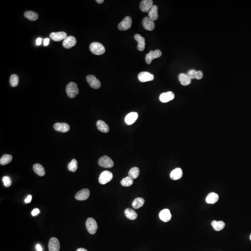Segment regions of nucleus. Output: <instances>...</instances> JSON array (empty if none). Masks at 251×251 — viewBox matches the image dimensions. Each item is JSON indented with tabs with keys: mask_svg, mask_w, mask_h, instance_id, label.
I'll return each instance as SVG.
<instances>
[{
	"mask_svg": "<svg viewBox=\"0 0 251 251\" xmlns=\"http://www.w3.org/2000/svg\"><path fill=\"white\" fill-rule=\"evenodd\" d=\"M49 39H48V38H46V39H45L44 40V46H48V45L49 44Z\"/></svg>",
	"mask_w": 251,
	"mask_h": 251,
	"instance_id": "obj_41",
	"label": "nucleus"
},
{
	"mask_svg": "<svg viewBox=\"0 0 251 251\" xmlns=\"http://www.w3.org/2000/svg\"><path fill=\"white\" fill-rule=\"evenodd\" d=\"M36 250L38 251H43V249L40 244H37L36 246Z\"/></svg>",
	"mask_w": 251,
	"mask_h": 251,
	"instance_id": "obj_43",
	"label": "nucleus"
},
{
	"mask_svg": "<svg viewBox=\"0 0 251 251\" xmlns=\"http://www.w3.org/2000/svg\"><path fill=\"white\" fill-rule=\"evenodd\" d=\"M86 80L91 87L94 89H99L101 86V83L99 80L93 75H88L87 76Z\"/></svg>",
	"mask_w": 251,
	"mask_h": 251,
	"instance_id": "obj_6",
	"label": "nucleus"
},
{
	"mask_svg": "<svg viewBox=\"0 0 251 251\" xmlns=\"http://www.w3.org/2000/svg\"><path fill=\"white\" fill-rule=\"evenodd\" d=\"M49 251H59L60 249V244L57 238L52 237L49 240L48 244Z\"/></svg>",
	"mask_w": 251,
	"mask_h": 251,
	"instance_id": "obj_9",
	"label": "nucleus"
},
{
	"mask_svg": "<svg viewBox=\"0 0 251 251\" xmlns=\"http://www.w3.org/2000/svg\"><path fill=\"white\" fill-rule=\"evenodd\" d=\"M76 43L77 41H76V38L74 36H67L65 39H64L63 41V47L67 49H69L75 46L76 44Z\"/></svg>",
	"mask_w": 251,
	"mask_h": 251,
	"instance_id": "obj_13",
	"label": "nucleus"
},
{
	"mask_svg": "<svg viewBox=\"0 0 251 251\" xmlns=\"http://www.w3.org/2000/svg\"><path fill=\"white\" fill-rule=\"evenodd\" d=\"M175 97L174 93L171 91L163 93L160 95L159 99L160 101L162 103H166L173 100Z\"/></svg>",
	"mask_w": 251,
	"mask_h": 251,
	"instance_id": "obj_14",
	"label": "nucleus"
},
{
	"mask_svg": "<svg viewBox=\"0 0 251 251\" xmlns=\"http://www.w3.org/2000/svg\"><path fill=\"white\" fill-rule=\"evenodd\" d=\"M140 174V170L139 168L137 167H134L132 168L128 172V175L130 177L135 179L138 177Z\"/></svg>",
	"mask_w": 251,
	"mask_h": 251,
	"instance_id": "obj_32",
	"label": "nucleus"
},
{
	"mask_svg": "<svg viewBox=\"0 0 251 251\" xmlns=\"http://www.w3.org/2000/svg\"><path fill=\"white\" fill-rule=\"evenodd\" d=\"M24 16L28 20L31 21H36L39 18L38 14L32 11H27L24 13Z\"/></svg>",
	"mask_w": 251,
	"mask_h": 251,
	"instance_id": "obj_27",
	"label": "nucleus"
},
{
	"mask_svg": "<svg viewBox=\"0 0 251 251\" xmlns=\"http://www.w3.org/2000/svg\"><path fill=\"white\" fill-rule=\"evenodd\" d=\"M203 77V74L201 71H197L196 75V79L197 80H200Z\"/></svg>",
	"mask_w": 251,
	"mask_h": 251,
	"instance_id": "obj_38",
	"label": "nucleus"
},
{
	"mask_svg": "<svg viewBox=\"0 0 251 251\" xmlns=\"http://www.w3.org/2000/svg\"><path fill=\"white\" fill-rule=\"evenodd\" d=\"M219 199V196L215 192H211L209 194L205 199L207 203L213 204L217 202Z\"/></svg>",
	"mask_w": 251,
	"mask_h": 251,
	"instance_id": "obj_25",
	"label": "nucleus"
},
{
	"mask_svg": "<svg viewBox=\"0 0 251 251\" xmlns=\"http://www.w3.org/2000/svg\"><path fill=\"white\" fill-rule=\"evenodd\" d=\"M76 251H88L85 248H80L76 250Z\"/></svg>",
	"mask_w": 251,
	"mask_h": 251,
	"instance_id": "obj_44",
	"label": "nucleus"
},
{
	"mask_svg": "<svg viewBox=\"0 0 251 251\" xmlns=\"http://www.w3.org/2000/svg\"><path fill=\"white\" fill-rule=\"evenodd\" d=\"M126 216L129 220H135L137 218V214L134 210L130 208H127L125 211Z\"/></svg>",
	"mask_w": 251,
	"mask_h": 251,
	"instance_id": "obj_29",
	"label": "nucleus"
},
{
	"mask_svg": "<svg viewBox=\"0 0 251 251\" xmlns=\"http://www.w3.org/2000/svg\"><path fill=\"white\" fill-rule=\"evenodd\" d=\"M158 7L156 5H153L151 8L150 11L148 12V16L153 21H156L157 20L159 17L158 15Z\"/></svg>",
	"mask_w": 251,
	"mask_h": 251,
	"instance_id": "obj_22",
	"label": "nucleus"
},
{
	"mask_svg": "<svg viewBox=\"0 0 251 251\" xmlns=\"http://www.w3.org/2000/svg\"><path fill=\"white\" fill-rule=\"evenodd\" d=\"M142 25L144 28L148 31H152L155 28L154 21L151 20L149 17H146L142 21Z\"/></svg>",
	"mask_w": 251,
	"mask_h": 251,
	"instance_id": "obj_15",
	"label": "nucleus"
},
{
	"mask_svg": "<svg viewBox=\"0 0 251 251\" xmlns=\"http://www.w3.org/2000/svg\"><path fill=\"white\" fill-rule=\"evenodd\" d=\"M33 170L35 174L40 176H43L45 174V170L40 164H35L33 166Z\"/></svg>",
	"mask_w": 251,
	"mask_h": 251,
	"instance_id": "obj_26",
	"label": "nucleus"
},
{
	"mask_svg": "<svg viewBox=\"0 0 251 251\" xmlns=\"http://www.w3.org/2000/svg\"><path fill=\"white\" fill-rule=\"evenodd\" d=\"M138 79L142 82L152 81L154 79V75L148 72H142L138 75Z\"/></svg>",
	"mask_w": 251,
	"mask_h": 251,
	"instance_id": "obj_11",
	"label": "nucleus"
},
{
	"mask_svg": "<svg viewBox=\"0 0 251 251\" xmlns=\"http://www.w3.org/2000/svg\"><path fill=\"white\" fill-rule=\"evenodd\" d=\"M41 41H42V39L41 38H38L36 40V44L37 46H39L41 44Z\"/></svg>",
	"mask_w": 251,
	"mask_h": 251,
	"instance_id": "obj_42",
	"label": "nucleus"
},
{
	"mask_svg": "<svg viewBox=\"0 0 251 251\" xmlns=\"http://www.w3.org/2000/svg\"><path fill=\"white\" fill-rule=\"evenodd\" d=\"M98 164L100 166L104 168L110 169L114 165L113 160L107 156H103L99 159Z\"/></svg>",
	"mask_w": 251,
	"mask_h": 251,
	"instance_id": "obj_4",
	"label": "nucleus"
},
{
	"mask_svg": "<svg viewBox=\"0 0 251 251\" xmlns=\"http://www.w3.org/2000/svg\"><path fill=\"white\" fill-rule=\"evenodd\" d=\"M2 181L5 187H9L12 184V180L9 176H4L2 178Z\"/></svg>",
	"mask_w": 251,
	"mask_h": 251,
	"instance_id": "obj_36",
	"label": "nucleus"
},
{
	"mask_svg": "<svg viewBox=\"0 0 251 251\" xmlns=\"http://www.w3.org/2000/svg\"><path fill=\"white\" fill-rule=\"evenodd\" d=\"M196 71L194 69H191L189 70L187 73V75L189 76L191 79H196Z\"/></svg>",
	"mask_w": 251,
	"mask_h": 251,
	"instance_id": "obj_37",
	"label": "nucleus"
},
{
	"mask_svg": "<svg viewBox=\"0 0 251 251\" xmlns=\"http://www.w3.org/2000/svg\"><path fill=\"white\" fill-rule=\"evenodd\" d=\"M145 200L142 198H137L135 199L132 203V206L135 209H138L142 207L144 204Z\"/></svg>",
	"mask_w": 251,
	"mask_h": 251,
	"instance_id": "obj_31",
	"label": "nucleus"
},
{
	"mask_svg": "<svg viewBox=\"0 0 251 251\" xmlns=\"http://www.w3.org/2000/svg\"><path fill=\"white\" fill-rule=\"evenodd\" d=\"M13 157L10 154H5L1 157L0 160V164L2 166L6 165L12 161Z\"/></svg>",
	"mask_w": 251,
	"mask_h": 251,
	"instance_id": "obj_30",
	"label": "nucleus"
},
{
	"mask_svg": "<svg viewBox=\"0 0 251 251\" xmlns=\"http://www.w3.org/2000/svg\"><path fill=\"white\" fill-rule=\"evenodd\" d=\"M19 81V78L18 76L15 74L12 75L10 78V84L12 87H16L18 86Z\"/></svg>",
	"mask_w": 251,
	"mask_h": 251,
	"instance_id": "obj_33",
	"label": "nucleus"
},
{
	"mask_svg": "<svg viewBox=\"0 0 251 251\" xmlns=\"http://www.w3.org/2000/svg\"><path fill=\"white\" fill-rule=\"evenodd\" d=\"M97 128L102 133H107L109 131V127L108 124H106L104 121L99 120L96 123Z\"/></svg>",
	"mask_w": 251,
	"mask_h": 251,
	"instance_id": "obj_23",
	"label": "nucleus"
},
{
	"mask_svg": "<svg viewBox=\"0 0 251 251\" xmlns=\"http://www.w3.org/2000/svg\"><path fill=\"white\" fill-rule=\"evenodd\" d=\"M54 128L57 131L61 133H67L70 130L69 124L66 123H56L54 125Z\"/></svg>",
	"mask_w": 251,
	"mask_h": 251,
	"instance_id": "obj_16",
	"label": "nucleus"
},
{
	"mask_svg": "<svg viewBox=\"0 0 251 251\" xmlns=\"http://www.w3.org/2000/svg\"><path fill=\"white\" fill-rule=\"evenodd\" d=\"M132 20L130 17H127L118 25L119 30L121 31L127 30L131 27Z\"/></svg>",
	"mask_w": 251,
	"mask_h": 251,
	"instance_id": "obj_8",
	"label": "nucleus"
},
{
	"mask_svg": "<svg viewBox=\"0 0 251 251\" xmlns=\"http://www.w3.org/2000/svg\"><path fill=\"white\" fill-rule=\"evenodd\" d=\"M179 80L181 84L183 86H187L191 82V79L189 78L187 74L183 73L179 74Z\"/></svg>",
	"mask_w": 251,
	"mask_h": 251,
	"instance_id": "obj_24",
	"label": "nucleus"
},
{
	"mask_svg": "<svg viewBox=\"0 0 251 251\" xmlns=\"http://www.w3.org/2000/svg\"><path fill=\"white\" fill-rule=\"evenodd\" d=\"M40 213V211L39 209L38 208H35L34 209V210L32 211L31 214L33 216H35L38 215V214H39Z\"/></svg>",
	"mask_w": 251,
	"mask_h": 251,
	"instance_id": "obj_39",
	"label": "nucleus"
},
{
	"mask_svg": "<svg viewBox=\"0 0 251 251\" xmlns=\"http://www.w3.org/2000/svg\"><path fill=\"white\" fill-rule=\"evenodd\" d=\"M89 48L91 52L95 55H102L105 52V48L103 45L97 42L92 43Z\"/></svg>",
	"mask_w": 251,
	"mask_h": 251,
	"instance_id": "obj_1",
	"label": "nucleus"
},
{
	"mask_svg": "<svg viewBox=\"0 0 251 251\" xmlns=\"http://www.w3.org/2000/svg\"><path fill=\"white\" fill-rule=\"evenodd\" d=\"M66 92L69 98H74L76 97L79 93L77 84L74 82L69 83L67 86Z\"/></svg>",
	"mask_w": 251,
	"mask_h": 251,
	"instance_id": "obj_2",
	"label": "nucleus"
},
{
	"mask_svg": "<svg viewBox=\"0 0 251 251\" xmlns=\"http://www.w3.org/2000/svg\"><path fill=\"white\" fill-rule=\"evenodd\" d=\"M153 5V1L152 0H143L140 2V8L142 12L146 13L150 11Z\"/></svg>",
	"mask_w": 251,
	"mask_h": 251,
	"instance_id": "obj_12",
	"label": "nucleus"
},
{
	"mask_svg": "<svg viewBox=\"0 0 251 251\" xmlns=\"http://www.w3.org/2000/svg\"><path fill=\"white\" fill-rule=\"evenodd\" d=\"M78 168L77 161L75 159H73L72 161L68 164V169L70 171L75 172Z\"/></svg>",
	"mask_w": 251,
	"mask_h": 251,
	"instance_id": "obj_35",
	"label": "nucleus"
},
{
	"mask_svg": "<svg viewBox=\"0 0 251 251\" xmlns=\"http://www.w3.org/2000/svg\"><path fill=\"white\" fill-rule=\"evenodd\" d=\"M96 1L98 4H102V3L104 2V0H96Z\"/></svg>",
	"mask_w": 251,
	"mask_h": 251,
	"instance_id": "obj_45",
	"label": "nucleus"
},
{
	"mask_svg": "<svg viewBox=\"0 0 251 251\" xmlns=\"http://www.w3.org/2000/svg\"><path fill=\"white\" fill-rule=\"evenodd\" d=\"M135 39L138 42L137 48L140 51H143L145 48V40L143 37L140 34H136L135 35Z\"/></svg>",
	"mask_w": 251,
	"mask_h": 251,
	"instance_id": "obj_20",
	"label": "nucleus"
},
{
	"mask_svg": "<svg viewBox=\"0 0 251 251\" xmlns=\"http://www.w3.org/2000/svg\"><path fill=\"white\" fill-rule=\"evenodd\" d=\"M67 34L64 32H54L50 34V37L51 39L56 41H60L62 40L65 39L67 37Z\"/></svg>",
	"mask_w": 251,
	"mask_h": 251,
	"instance_id": "obj_17",
	"label": "nucleus"
},
{
	"mask_svg": "<svg viewBox=\"0 0 251 251\" xmlns=\"http://www.w3.org/2000/svg\"><path fill=\"white\" fill-rule=\"evenodd\" d=\"M162 54L161 50L156 49L155 51H151L149 53L147 54L145 58L146 63L148 64H151L153 59L160 57Z\"/></svg>",
	"mask_w": 251,
	"mask_h": 251,
	"instance_id": "obj_7",
	"label": "nucleus"
},
{
	"mask_svg": "<svg viewBox=\"0 0 251 251\" xmlns=\"http://www.w3.org/2000/svg\"><path fill=\"white\" fill-rule=\"evenodd\" d=\"M159 217L161 221L167 222L171 220L172 215L169 210L167 209H165L160 212Z\"/></svg>",
	"mask_w": 251,
	"mask_h": 251,
	"instance_id": "obj_19",
	"label": "nucleus"
},
{
	"mask_svg": "<svg viewBox=\"0 0 251 251\" xmlns=\"http://www.w3.org/2000/svg\"><path fill=\"white\" fill-rule=\"evenodd\" d=\"M212 226L213 229L216 231H220L222 230L225 227V224L224 222L222 221H213L212 222Z\"/></svg>",
	"mask_w": 251,
	"mask_h": 251,
	"instance_id": "obj_28",
	"label": "nucleus"
},
{
	"mask_svg": "<svg viewBox=\"0 0 251 251\" xmlns=\"http://www.w3.org/2000/svg\"><path fill=\"white\" fill-rule=\"evenodd\" d=\"M90 192L87 188L83 189L76 194L75 198L78 200H85L89 198Z\"/></svg>",
	"mask_w": 251,
	"mask_h": 251,
	"instance_id": "obj_10",
	"label": "nucleus"
},
{
	"mask_svg": "<svg viewBox=\"0 0 251 251\" xmlns=\"http://www.w3.org/2000/svg\"><path fill=\"white\" fill-rule=\"evenodd\" d=\"M133 183H134V181H133V179L130 177L129 176H128L122 179L121 184H122V186L124 187H130L132 185H133Z\"/></svg>",
	"mask_w": 251,
	"mask_h": 251,
	"instance_id": "obj_34",
	"label": "nucleus"
},
{
	"mask_svg": "<svg viewBox=\"0 0 251 251\" xmlns=\"http://www.w3.org/2000/svg\"><path fill=\"white\" fill-rule=\"evenodd\" d=\"M250 240H251V234L250 235Z\"/></svg>",
	"mask_w": 251,
	"mask_h": 251,
	"instance_id": "obj_46",
	"label": "nucleus"
},
{
	"mask_svg": "<svg viewBox=\"0 0 251 251\" xmlns=\"http://www.w3.org/2000/svg\"><path fill=\"white\" fill-rule=\"evenodd\" d=\"M183 175V172L182 169L180 168H177L173 170L170 173V177L171 179L174 181L180 179Z\"/></svg>",
	"mask_w": 251,
	"mask_h": 251,
	"instance_id": "obj_21",
	"label": "nucleus"
},
{
	"mask_svg": "<svg viewBox=\"0 0 251 251\" xmlns=\"http://www.w3.org/2000/svg\"><path fill=\"white\" fill-rule=\"evenodd\" d=\"M113 175L111 172L109 171H105L101 174L99 176V181L100 184L105 185L112 180Z\"/></svg>",
	"mask_w": 251,
	"mask_h": 251,
	"instance_id": "obj_5",
	"label": "nucleus"
},
{
	"mask_svg": "<svg viewBox=\"0 0 251 251\" xmlns=\"http://www.w3.org/2000/svg\"><path fill=\"white\" fill-rule=\"evenodd\" d=\"M138 114L136 112H131L127 115L125 118V122L127 125H131L137 120Z\"/></svg>",
	"mask_w": 251,
	"mask_h": 251,
	"instance_id": "obj_18",
	"label": "nucleus"
},
{
	"mask_svg": "<svg viewBox=\"0 0 251 251\" xmlns=\"http://www.w3.org/2000/svg\"><path fill=\"white\" fill-rule=\"evenodd\" d=\"M86 227L89 234H94L98 229V225L95 220L92 218H89L86 221Z\"/></svg>",
	"mask_w": 251,
	"mask_h": 251,
	"instance_id": "obj_3",
	"label": "nucleus"
},
{
	"mask_svg": "<svg viewBox=\"0 0 251 251\" xmlns=\"http://www.w3.org/2000/svg\"><path fill=\"white\" fill-rule=\"evenodd\" d=\"M32 199V196L31 195H29L27 196L26 199L25 200V202L26 203H28L31 201Z\"/></svg>",
	"mask_w": 251,
	"mask_h": 251,
	"instance_id": "obj_40",
	"label": "nucleus"
}]
</instances>
